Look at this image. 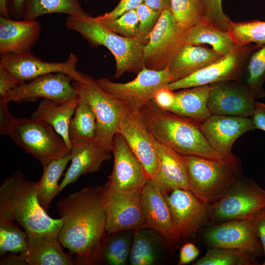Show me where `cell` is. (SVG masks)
<instances>
[{"label": "cell", "mask_w": 265, "mask_h": 265, "mask_svg": "<svg viewBox=\"0 0 265 265\" xmlns=\"http://www.w3.org/2000/svg\"><path fill=\"white\" fill-rule=\"evenodd\" d=\"M200 129L212 148L224 159L242 134L256 129L251 117L211 114L200 123Z\"/></svg>", "instance_id": "obj_19"}, {"label": "cell", "mask_w": 265, "mask_h": 265, "mask_svg": "<svg viewBox=\"0 0 265 265\" xmlns=\"http://www.w3.org/2000/svg\"><path fill=\"white\" fill-rule=\"evenodd\" d=\"M263 265H265V261L264 262V263H263Z\"/></svg>", "instance_id": "obj_53"}, {"label": "cell", "mask_w": 265, "mask_h": 265, "mask_svg": "<svg viewBox=\"0 0 265 265\" xmlns=\"http://www.w3.org/2000/svg\"><path fill=\"white\" fill-rule=\"evenodd\" d=\"M240 81L247 86L255 100L265 97V45L250 55Z\"/></svg>", "instance_id": "obj_35"}, {"label": "cell", "mask_w": 265, "mask_h": 265, "mask_svg": "<svg viewBox=\"0 0 265 265\" xmlns=\"http://www.w3.org/2000/svg\"><path fill=\"white\" fill-rule=\"evenodd\" d=\"M8 103L0 101V133L7 135L8 132L14 119L7 108Z\"/></svg>", "instance_id": "obj_47"}, {"label": "cell", "mask_w": 265, "mask_h": 265, "mask_svg": "<svg viewBox=\"0 0 265 265\" xmlns=\"http://www.w3.org/2000/svg\"><path fill=\"white\" fill-rule=\"evenodd\" d=\"M184 42L193 45L207 44L221 56L228 54L236 46L227 31L204 22L185 31Z\"/></svg>", "instance_id": "obj_31"}, {"label": "cell", "mask_w": 265, "mask_h": 265, "mask_svg": "<svg viewBox=\"0 0 265 265\" xmlns=\"http://www.w3.org/2000/svg\"><path fill=\"white\" fill-rule=\"evenodd\" d=\"M7 135L43 167L71 153L63 138L51 126L41 120L14 118Z\"/></svg>", "instance_id": "obj_7"}, {"label": "cell", "mask_w": 265, "mask_h": 265, "mask_svg": "<svg viewBox=\"0 0 265 265\" xmlns=\"http://www.w3.org/2000/svg\"><path fill=\"white\" fill-rule=\"evenodd\" d=\"M142 3L143 0H120L112 10L96 18L101 21L113 20L128 11L135 10Z\"/></svg>", "instance_id": "obj_43"}, {"label": "cell", "mask_w": 265, "mask_h": 265, "mask_svg": "<svg viewBox=\"0 0 265 265\" xmlns=\"http://www.w3.org/2000/svg\"><path fill=\"white\" fill-rule=\"evenodd\" d=\"M97 81L105 91L129 110L139 112L145 104L153 100L159 89L173 82L174 80L168 66L161 70L144 66L136 77L128 82H114L107 78L98 79Z\"/></svg>", "instance_id": "obj_9"}, {"label": "cell", "mask_w": 265, "mask_h": 265, "mask_svg": "<svg viewBox=\"0 0 265 265\" xmlns=\"http://www.w3.org/2000/svg\"><path fill=\"white\" fill-rule=\"evenodd\" d=\"M41 26L36 20L0 17V55L31 53L39 40Z\"/></svg>", "instance_id": "obj_22"}, {"label": "cell", "mask_w": 265, "mask_h": 265, "mask_svg": "<svg viewBox=\"0 0 265 265\" xmlns=\"http://www.w3.org/2000/svg\"><path fill=\"white\" fill-rule=\"evenodd\" d=\"M78 58L70 53L63 62H47L31 53L22 54L10 53L0 54V68L3 69L21 84L38 77L54 73H62L74 80L82 82L83 73L77 70Z\"/></svg>", "instance_id": "obj_13"}, {"label": "cell", "mask_w": 265, "mask_h": 265, "mask_svg": "<svg viewBox=\"0 0 265 265\" xmlns=\"http://www.w3.org/2000/svg\"><path fill=\"white\" fill-rule=\"evenodd\" d=\"M175 97V92L165 86L156 93L153 100L159 107L168 111L173 104Z\"/></svg>", "instance_id": "obj_44"}, {"label": "cell", "mask_w": 265, "mask_h": 265, "mask_svg": "<svg viewBox=\"0 0 265 265\" xmlns=\"http://www.w3.org/2000/svg\"><path fill=\"white\" fill-rule=\"evenodd\" d=\"M170 11L177 24L185 31L204 22L201 0H171Z\"/></svg>", "instance_id": "obj_39"}, {"label": "cell", "mask_w": 265, "mask_h": 265, "mask_svg": "<svg viewBox=\"0 0 265 265\" xmlns=\"http://www.w3.org/2000/svg\"><path fill=\"white\" fill-rule=\"evenodd\" d=\"M74 79L62 73H54L38 77L18 85L3 99L7 103L35 102L39 98L65 103L78 99L72 84Z\"/></svg>", "instance_id": "obj_14"}, {"label": "cell", "mask_w": 265, "mask_h": 265, "mask_svg": "<svg viewBox=\"0 0 265 265\" xmlns=\"http://www.w3.org/2000/svg\"><path fill=\"white\" fill-rule=\"evenodd\" d=\"M253 221L261 242L265 257V208L253 217Z\"/></svg>", "instance_id": "obj_50"}, {"label": "cell", "mask_w": 265, "mask_h": 265, "mask_svg": "<svg viewBox=\"0 0 265 265\" xmlns=\"http://www.w3.org/2000/svg\"><path fill=\"white\" fill-rule=\"evenodd\" d=\"M28 236L14 221L0 222V255L20 254L27 247Z\"/></svg>", "instance_id": "obj_38"}, {"label": "cell", "mask_w": 265, "mask_h": 265, "mask_svg": "<svg viewBox=\"0 0 265 265\" xmlns=\"http://www.w3.org/2000/svg\"><path fill=\"white\" fill-rule=\"evenodd\" d=\"M135 10L139 22L136 37L140 40L147 43L161 12L154 10L143 3Z\"/></svg>", "instance_id": "obj_41"}, {"label": "cell", "mask_w": 265, "mask_h": 265, "mask_svg": "<svg viewBox=\"0 0 265 265\" xmlns=\"http://www.w3.org/2000/svg\"><path fill=\"white\" fill-rule=\"evenodd\" d=\"M256 129L265 131V104L255 101V109L251 117Z\"/></svg>", "instance_id": "obj_49"}, {"label": "cell", "mask_w": 265, "mask_h": 265, "mask_svg": "<svg viewBox=\"0 0 265 265\" xmlns=\"http://www.w3.org/2000/svg\"><path fill=\"white\" fill-rule=\"evenodd\" d=\"M84 80H73L78 98L91 108L96 120L95 140L111 151L113 138L118 132L120 120L129 110L122 103L105 91L97 80L83 74Z\"/></svg>", "instance_id": "obj_6"}, {"label": "cell", "mask_w": 265, "mask_h": 265, "mask_svg": "<svg viewBox=\"0 0 265 265\" xmlns=\"http://www.w3.org/2000/svg\"><path fill=\"white\" fill-rule=\"evenodd\" d=\"M210 85L207 106L211 114L252 116L256 100L244 83L231 80Z\"/></svg>", "instance_id": "obj_17"}, {"label": "cell", "mask_w": 265, "mask_h": 265, "mask_svg": "<svg viewBox=\"0 0 265 265\" xmlns=\"http://www.w3.org/2000/svg\"><path fill=\"white\" fill-rule=\"evenodd\" d=\"M205 239L211 247L238 249L248 251L257 257L264 256L253 218L214 224L206 232Z\"/></svg>", "instance_id": "obj_16"}, {"label": "cell", "mask_w": 265, "mask_h": 265, "mask_svg": "<svg viewBox=\"0 0 265 265\" xmlns=\"http://www.w3.org/2000/svg\"><path fill=\"white\" fill-rule=\"evenodd\" d=\"M222 0H201L204 22L227 32L231 20L222 7Z\"/></svg>", "instance_id": "obj_42"}, {"label": "cell", "mask_w": 265, "mask_h": 265, "mask_svg": "<svg viewBox=\"0 0 265 265\" xmlns=\"http://www.w3.org/2000/svg\"><path fill=\"white\" fill-rule=\"evenodd\" d=\"M153 142L160 162L159 171L151 180L163 190L188 189V179L184 155L156 141Z\"/></svg>", "instance_id": "obj_25"}, {"label": "cell", "mask_w": 265, "mask_h": 265, "mask_svg": "<svg viewBox=\"0 0 265 265\" xmlns=\"http://www.w3.org/2000/svg\"><path fill=\"white\" fill-rule=\"evenodd\" d=\"M163 191L172 218L173 242L193 235L206 221L208 205L189 190L176 188Z\"/></svg>", "instance_id": "obj_15"}, {"label": "cell", "mask_w": 265, "mask_h": 265, "mask_svg": "<svg viewBox=\"0 0 265 265\" xmlns=\"http://www.w3.org/2000/svg\"><path fill=\"white\" fill-rule=\"evenodd\" d=\"M134 231L106 233L90 265H125L129 263Z\"/></svg>", "instance_id": "obj_28"}, {"label": "cell", "mask_w": 265, "mask_h": 265, "mask_svg": "<svg viewBox=\"0 0 265 265\" xmlns=\"http://www.w3.org/2000/svg\"><path fill=\"white\" fill-rule=\"evenodd\" d=\"M168 242H170L153 229L142 228L135 230L129 263L132 265L159 264Z\"/></svg>", "instance_id": "obj_27"}, {"label": "cell", "mask_w": 265, "mask_h": 265, "mask_svg": "<svg viewBox=\"0 0 265 265\" xmlns=\"http://www.w3.org/2000/svg\"><path fill=\"white\" fill-rule=\"evenodd\" d=\"M227 33L236 45H265V21L253 20L235 22L231 20Z\"/></svg>", "instance_id": "obj_37"}, {"label": "cell", "mask_w": 265, "mask_h": 265, "mask_svg": "<svg viewBox=\"0 0 265 265\" xmlns=\"http://www.w3.org/2000/svg\"><path fill=\"white\" fill-rule=\"evenodd\" d=\"M27 0H6L8 13L10 18L20 20L24 18Z\"/></svg>", "instance_id": "obj_48"}, {"label": "cell", "mask_w": 265, "mask_h": 265, "mask_svg": "<svg viewBox=\"0 0 265 265\" xmlns=\"http://www.w3.org/2000/svg\"><path fill=\"white\" fill-rule=\"evenodd\" d=\"M65 253L58 236L28 238L26 250L17 255H4L1 265H73L76 259Z\"/></svg>", "instance_id": "obj_20"}, {"label": "cell", "mask_w": 265, "mask_h": 265, "mask_svg": "<svg viewBox=\"0 0 265 265\" xmlns=\"http://www.w3.org/2000/svg\"><path fill=\"white\" fill-rule=\"evenodd\" d=\"M0 14L1 17L10 18L6 0H0Z\"/></svg>", "instance_id": "obj_52"}, {"label": "cell", "mask_w": 265, "mask_h": 265, "mask_svg": "<svg viewBox=\"0 0 265 265\" xmlns=\"http://www.w3.org/2000/svg\"><path fill=\"white\" fill-rule=\"evenodd\" d=\"M19 224L28 238L58 236L63 225L61 218L50 216L40 205L35 182L20 170L4 179L0 186V222Z\"/></svg>", "instance_id": "obj_2"}, {"label": "cell", "mask_w": 265, "mask_h": 265, "mask_svg": "<svg viewBox=\"0 0 265 265\" xmlns=\"http://www.w3.org/2000/svg\"><path fill=\"white\" fill-rule=\"evenodd\" d=\"M265 208V189L253 181L241 178L228 192L208 205L206 221L216 224L250 219Z\"/></svg>", "instance_id": "obj_8"}, {"label": "cell", "mask_w": 265, "mask_h": 265, "mask_svg": "<svg viewBox=\"0 0 265 265\" xmlns=\"http://www.w3.org/2000/svg\"><path fill=\"white\" fill-rule=\"evenodd\" d=\"M71 163L58 187V194L80 177L98 172L103 163L111 158V150L95 139L72 145Z\"/></svg>", "instance_id": "obj_23"}, {"label": "cell", "mask_w": 265, "mask_h": 265, "mask_svg": "<svg viewBox=\"0 0 265 265\" xmlns=\"http://www.w3.org/2000/svg\"><path fill=\"white\" fill-rule=\"evenodd\" d=\"M143 166L149 179L157 174L160 162L153 136L145 125L140 112L128 110L123 115L118 132Z\"/></svg>", "instance_id": "obj_18"}, {"label": "cell", "mask_w": 265, "mask_h": 265, "mask_svg": "<svg viewBox=\"0 0 265 265\" xmlns=\"http://www.w3.org/2000/svg\"><path fill=\"white\" fill-rule=\"evenodd\" d=\"M96 120L90 106L78 98V104L70 122L68 135L72 145L95 139Z\"/></svg>", "instance_id": "obj_33"}, {"label": "cell", "mask_w": 265, "mask_h": 265, "mask_svg": "<svg viewBox=\"0 0 265 265\" xmlns=\"http://www.w3.org/2000/svg\"><path fill=\"white\" fill-rule=\"evenodd\" d=\"M257 257L248 251L232 248L211 247L194 265H257Z\"/></svg>", "instance_id": "obj_36"}, {"label": "cell", "mask_w": 265, "mask_h": 265, "mask_svg": "<svg viewBox=\"0 0 265 265\" xmlns=\"http://www.w3.org/2000/svg\"><path fill=\"white\" fill-rule=\"evenodd\" d=\"M105 192L106 233L135 231L145 227V219L141 204V192L114 195L107 193L105 189Z\"/></svg>", "instance_id": "obj_21"}, {"label": "cell", "mask_w": 265, "mask_h": 265, "mask_svg": "<svg viewBox=\"0 0 265 265\" xmlns=\"http://www.w3.org/2000/svg\"><path fill=\"white\" fill-rule=\"evenodd\" d=\"M222 56L212 48L185 43L168 66L169 70L175 81L208 66Z\"/></svg>", "instance_id": "obj_26"}, {"label": "cell", "mask_w": 265, "mask_h": 265, "mask_svg": "<svg viewBox=\"0 0 265 265\" xmlns=\"http://www.w3.org/2000/svg\"><path fill=\"white\" fill-rule=\"evenodd\" d=\"M261 47L252 44L236 45L216 61L185 78L169 83L166 87L174 91L226 80L240 81L250 55Z\"/></svg>", "instance_id": "obj_11"}, {"label": "cell", "mask_w": 265, "mask_h": 265, "mask_svg": "<svg viewBox=\"0 0 265 265\" xmlns=\"http://www.w3.org/2000/svg\"><path fill=\"white\" fill-rule=\"evenodd\" d=\"M63 225L58 234L62 246L76 255L77 265H90L106 234L104 186H91L70 194L55 203Z\"/></svg>", "instance_id": "obj_1"}, {"label": "cell", "mask_w": 265, "mask_h": 265, "mask_svg": "<svg viewBox=\"0 0 265 265\" xmlns=\"http://www.w3.org/2000/svg\"><path fill=\"white\" fill-rule=\"evenodd\" d=\"M99 21L109 29L121 36L126 37L136 36L139 22L136 10L128 11L113 20Z\"/></svg>", "instance_id": "obj_40"}, {"label": "cell", "mask_w": 265, "mask_h": 265, "mask_svg": "<svg viewBox=\"0 0 265 265\" xmlns=\"http://www.w3.org/2000/svg\"><path fill=\"white\" fill-rule=\"evenodd\" d=\"M52 13L73 15L87 14L81 6L80 0H27L24 18L35 20L41 16Z\"/></svg>", "instance_id": "obj_34"}, {"label": "cell", "mask_w": 265, "mask_h": 265, "mask_svg": "<svg viewBox=\"0 0 265 265\" xmlns=\"http://www.w3.org/2000/svg\"><path fill=\"white\" fill-rule=\"evenodd\" d=\"M145 227L159 233L173 242V221L171 212L163 190L149 179L141 193Z\"/></svg>", "instance_id": "obj_24"}, {"label": "cell", "mask_w": 265, "mask_h": 265, "mask_svg": "<svg viewBox=\"0 0 265 265\" xmlns=\"http://www.w3.org/2000/svg\"><path fill=\"white\" fill-rule=\"evenodd\" d=\"M78 104V98L65 103L43 99L31 118L44 121L51 126L71 150L68 130L70 122Z\"/></svg>", "instance_id": "obj_30"}, {"label": "cell", "mask_w": 265, "mask_h": 265, "mask_svg": "<svg viewBox=\"0 0 265 265\" xmlns=\"http://www.w3.org/2000/svg\"><path fill=\"white\" fill-rule=\"evenodd\" d=\"M72 158V153L55 159L43 166L42 175L35 182L37 197L39 204L48 212L51 202L58 194V180Z\"/></svg>", "instance_id": "obj_32"}, {"label": "cell", "mask_w": 265, "mask_h": 265, "mask_svg": "<svg viewBox=\"0 0 265 265\" xmlns=\"http://www.w3.org/2000/svg\"><path fill=\"white\" fill-rule=\"evenodd\" d=\"M211 85L195 86L175 92L173 105L168 110L201 123L211 115L207 106Z\"/></svg>", "instance_id": "obj_29"}, {"label": "cell", "mask_w": 265, "mask_h": 265, "mask_svg": "<svg viewBox=\"0 0 265 265\" xmlns=\"http://www.w3.org/2000/svg\"><path fill=\"white\" fill-rule=\"evenodd\" d=\"M143 3L160 12L170 9L171 0H143Z\"/></svg>", "instance_id": "obj_51"}, {"label": "cell", "mask_w": 265, "mask_h": 265, "mask_svg": "<svg viewBox=\"0 0 265 265\" xmlns=\"http://www.w3.org/2000/svg\"><path fill=\"white\" fill-rule=\"evenodd\" d=\"M111 152L113 166L104 185L106 192L114 195L141 193L149 179L142 164L119 132L113 138Z\"/></svg>", "instance_id": "obj_10"}, {"label": "cell", "mask_w": 265, "mask_h": 265, "mask_svg": "<svg viewBox=\"0 0 265 265\" xmlns=\"http://www.w3.org/2000/svg\"><path fill=\"white\" fill-rule=\"evenodd\" d=\"M185 30L176 23L170 9L161 12L143 52V66L161 70L168 67L185 44Z\"/></svg>", "instance_id": "obj_12"}, {"label": "cell", "mask_w": 265, "mask_h": 265, "mask_svg": "<svg viewBox=\"0 0 265 265\" xmlns=\"http://www.w3.org/2000/svg\"><path fill=\"white\" fill-rule=\"evenodd\" d=\"M65 24L68 29L78 32L92 47L103 46L110 51L116 62L113 78L119 79L126 72L138 73L144 67L143 52L147 43L136 37L121 36L88 14L69 16Z\"/></svg>", "instance_id": "obj_4"}, {"label": "cell", "mask_w": 265, "mask_h": 265, "mask_svg": "<svg viewBox=\"0 0 265 265\" xmlns=\"http://www.w3.org/2000/svg\"><path fill=\"white\" fill-rule=\"evenodd\" d=\"M154 138L184 155L222 159L203 135L200 123L162 109L153 100L139 111Z\"/></svg>", "instance_id": "obj_3"}, {"label": "cell", "mask_w": 265, "mask_h": 265, "mask_svg": "<svg viewBox=\"0 0 265 265\" xmlns=\"http://www.w3.org/2000/svg\"><path fill=\"white\" fill-rule=\"evenodd\" d=\"M200 251L192 243L185 244L181 249L178 265H184L188 264L196 259Z\"/></svg>", "instance_id": "obj_46"}, {"label": "cell", "mask_w": 265, "mask_h": 265, "mask_svg": "<svg viewBox=\"0 0 265 265\" xmlns=\"http://www.w3.org/2000/svg\"><path fill=\"white\" fill-rule=\"evenodd\" d=\"M18 85L12 76L0 68V100H3Z\"/></svg>", "instance_id": "obj_45"}, {"label": "cell", "mask_w": 265, "mask_h": 265, "mask_svg": "<svg viewBox=\"0 0 265 265\" xmlns=\"http://www.w3.org/2000/svg\"><path fill=\"white\" fill-rule=\"evenodd\" d=\"M188 189L209 205L220 199L241 178L240 160L232 154L222 159L184 155Z\"/></svg>", "instance_id": "obj_5"}]
</instances>
